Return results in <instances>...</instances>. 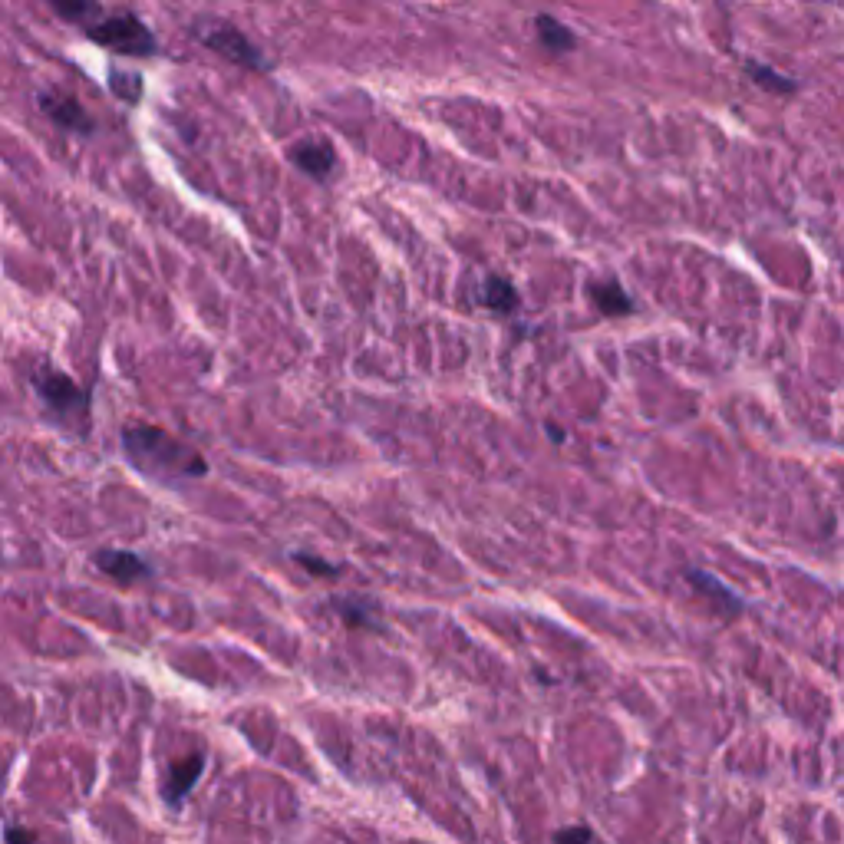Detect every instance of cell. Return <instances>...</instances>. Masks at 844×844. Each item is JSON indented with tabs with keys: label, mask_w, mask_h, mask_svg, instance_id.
<instances>
[{
	"label": "cell",
	"mask_w": 844,
	"mask_h": 844,
	"mask_svg": "<svg viewBox=\"0 0 844 844\" xmlns=\"http://www.w3.org/2000/svg\"><path fill=\"white\" fill-rule=\"evenodd\" d=\"M287 159H291L297 169L310 179L317 182H327L333 172H337V152L327 139H301L294 142L291 149H287Z\"/></svg>",
	"instance_id": "cell-6"
},
{
	"label": "cell",
	"mask_w": 844,
	"mask_h": 844,
	"mask_svg": "<svg viewBox=\"0 0 844 844\" xmlns=\"http://www.w3.org/2000/svg\"><path fill=\"white\" fill-rule=\"evenodd\" d=\"M535 27H538V40H541L551 53H571V50L577 47L574 30H571L568 24H561L558 17L541 14V17L535 20Z\"/></svg>",
	"instance_id": "cell-12"
},
{
	"label": "cell",
	"mask_w": 844,
	"mask_h": 844,
	"mask_svg": "<svg viewBox=\"0 0 844 844\" xmlns=\"http://www.w3.org/2000/svg\"><path fill=\"white\" fill-rule=\"evenodd\" d=\"M202 769H205V759H202V755H185V759L172 762V765H169V775H165V785H162L165 802H169V805H179L182 798L195 788V782H198V775H202Z\"/></svg>",
	"instance_id": "cell-9"
},
{
	"label": "cell",
	"mask_w": 844,
	"mask_h": 844,
	"mask_svg": "<svg viewBox=\"0 0 844 844\" xmlns=\"http://www.w3.org/2000/svg\"><path fill=\"white\" fill-rule=\"evenodd\" d=\"M479 301L488 310H495V314H512V310L518 307V291H515V284L508 281V277L488 274V277H482V284H479Z\"/></svg>",
	"instance_id": "cell-11"
},
{
	"label": "cell",
	"mask_w": 844,
	"mask_h": 844,
	"mask_svg": "<svg viewBox=\"0 0 844 844\" xmlns=\"http://www.w3.org/2000/svg\"><path fill=\"white\" fill-rule=\"evenodd\" d=\"M686 581H690L699 594H706L709 601L723 604V610H729V614H736V610H742V601H739V597L732 594L726 584H719L713 574H706V571H686Z\"/></svg>",
	"instance_id": "cell-13"
},
{
	"label": "cell",
	"mask_w": 844,
	"mask_h": 844,
	"mask_svg": "<svg viewBox=\"0 0 844 844\" xmlns=\"http://www.w3.org/2000/svg\"><path fill=\"white\" fill-rule=\"evenodd\" d=\"M746 73L752 76L755 83L765 86V90H772V93H788V90H795V80H792V76L775 73V70H769V66H762V63H746Z\"/></svg>",
	"instance_id": "cell-16"
},
{
	"label": "cell",
	"mask_w": 844,
	"mask_h": 844,
	"mask_svg": "<svg viewBox=\"0 0 844 844\" xmlns=\"http://www.w3.org/2000/svg\"><path fill=\"white\" fill-rule=\"evenodd\" d=\"M109 90H113V96H119L122 103H129V106H136L139 99H142V76L139 73H126V70H119V66H109Z\"/></svg>",
	"instance_id": "cell-15"
},
{
	"label": "cell",
	"mask_w": 844,
	"mask_h": 844,
	"mask_svg": "<svg viewBox=\"0 0 844 844\" xmlns=\"http://www.w3.org/2000/svg\"><path fill=\"white\" fill-rule=\"evenodd\" d=\"M330 607L333 614H337L347 627H366V630H383V620H380V607L370 597H360V594H337L330 597Z\"/></svg>",
	"instance_id": "cell-8"
},
{
	"label": "cell",
	"mask_w": 844,
	"mask_h": 844,
	"mask_svg": "<svg viewBox=\"0 0 844 844\" xmlns=\"http://www.w3.org/2000/svg\"><path fill=\"white\" fill-rule=\"evenodd\" d=\"M587 297H591L594 307L601 310L604 317H624L633 310L630 294L614 281V277H607V281H591L587 284Z\"/></svg>",
	"instance_id": "cell-10"
},
{
	"label": "cell",
	"mask_w": 844,
	"mask_h": 844,
	"mask_svg": "<svg viewBox=\"0 0 844 844\" xmlns=\"http://www.w3.org/2000/svg\"><path fill=\"white\" fill-rule=\"evenodd\" d=\"M83 33L93 43H99V47L119 53V57H155V53H159V40H155V33L142 24L139 14H129V10L103 14L99 20H93Z\"/></svg>",
	"instance_id": "cell-3"
},
{
	"label": "cell",
	"mask_w": 844,
	"mask_h": 844,
	"mask_svg": "<svg viewBox=\"0 0 844 844\" xmlns=\"http://www.w3.org/2000/svg\"><path fill=\"white\" fill-rule=\"evenodd\" d=\"M554 844H601V838H597L587 825H571V828L558 831Z\"/></svg>",
	"instance_id": "cell-18"
},
{
	"label": "cell",
	"mask_w": 844,
	"mask_h": 844,
	"mask_svg": "<svg viewBox=\"0 0 844 844\" xmlns=\"http://www.w3.org/2000/svg\"><path fill=\"white\" fill-rule=\"evenodd\" d=\"M195 33L208 50H215L218 57H225L228 63H238L244 70H271L268 57H264V53L248 40V33H241L238 27L221 24V20H211V24L202 20V24L195 27Z\"/></svg>",
	"instance_id": "cell-4"
},
{
	"label": "cell",
	"mask_w": 844,
	"mask_h": 844,
	"mask_svg": "<svg viewBox=\"0 0 844 844\" xmlns=\"http://www.w3.org/2000/svg\"><path fill=\"white\" fill-rule=\"evenodd\" d=\"M53 14H60L63 20H70V24H76V27H90L93 20H99L106 14L103 7L99 4H86V0H73V4H66V0H53Z\"/></svg>",
	"instance_id": "cell-14"
},
{
	"label": "cell",
	"mask_w": 844,
	"mask_h": 844,
	"mask_svg": "<svg viewBox=\"0 0 844 844\" xmlns=\"http://www.w3.org/2000/svg\"><path fill=\"white\" fill-rule=\"evenodd\" d=\"M93 564L103 574H109L119 584H136L152 577V564L142 561V554L136 551H122V548H103L93 554Z\"/></svg>",
	"instance_id": "cell-7"
},
{
	"label": "cell",
	"mask_w": 844,
	"mask_h": 844,
	"mask_svg": "<svg viewBox=\"0 0 844 844\" xmlns=\"http://www.w3.org/2000/svg\"><path fill=\"white\" fill-rule=\"evenodd\" d=\"M291 558L301 564L304 571H310V574H324V577H337V574H340L337 564L317 558V554H310V551H291Z\"/></svg>",
	"instance_id": "cell-17"
},
{
	"label": "cell",
	"mask_w": 844,
	"mask_h": 844,
	"mask_svg": "<svg viewBox=\"0 0 844 844\" xmlns=\"http://www.w3.org/2000/svg\"><path fill=\"white\" fill-rule=\"evenodd\" d=\"M37 835H33L30 828H17V825H7V844H33Z\"/></svg>",
	"instance_id": "cell-19"
},
{
	"label": "cell",
	"mask_w": 844,
	"mask_h": 844,
	"mask_svg": "<svg viewBox=\"0 0 844 844\" xmlns=\"http://www.w3.org/2000/svg\"><path fill=\"white\" fill-rule=\"evenodd\" d=\"M548 436L561 442V439H564V432H561V429H554V426H548Z\"/></svg>",
	"instance_id": "cell-20"
},
{
	"label": "cell",
	"mask_w": 844,
	"mask_h": 844,
	"mask_svg": "<svg viewBox=\"0 0 844 844\" xmlns=\"http://www.w3.org/2000/svg\"><path fill=\"white\" fill-rule=\"evenodd\" d=\"M30 386L43 409L50 413V419H57V426H66L76 436L90 432V396L70 376L53 370V366H43V370H33Z\"/></svg>",
	"instance_id": "cell-2"
},
{
	"label": "cell",
	"mask_w": 844,
	"mask_h": 844,
	"mask_svg": "<svg viewBox=\"0 0 844 844\" xmlns=\"http://www.w3.org/2000/svg\"><path fill=\"white\" fill-rule=\"evenodd\" d=\"M37 106H40V113L53 122V126H60V129H66V132H80V136H93V132H96L93 116L86 113L80 99L70 96V93H63V90H43V93L37 96Z\"/></svg>",
	"instance_id": "cell-5"
},
{
	"label": "cell",
	"mask_w": 844,
	"mask_h": 844,
	"mask_svg": "<svg viewBox=\"0 0 844 844\" xmlns=\"http://www.w3.org/2000/svg\"><path fill=\"white\" fill-rule=\"evenodd\" d=\"M122 452L129 465H136L142 475L159 482L172 479H205L208 462L192 446L172 439L169 432L155 426H126L122 429Z\"/></svg>",
	"instance_id": "cell-1"
}]
</instances>
